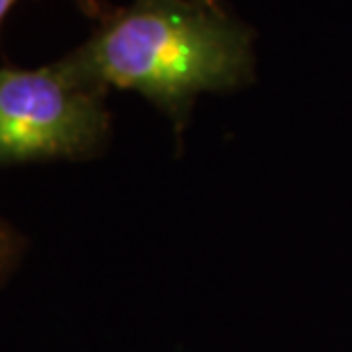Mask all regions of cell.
I'll return each instance as SVG.
<instances>
[{
    "instance_id": "7a4b0ae2",
    "label": "cell",
    "mask_w": 352,
    "mask_h": 352,
    "mask_svg": "<svg viewBox=\"0 0 352 352\" xmlns=\"http://www.w3.org/2000/svg\"><path fill=\"white\" fill-rule=\"evenodd\" d=\"M107 89L69 55L39 69L0 66V168L85 162L109 144Z\"/></svg>"
},
{
    "instance_id": "6da1fadb",
    "label": "cell",
    "mask_w": 352,
    "mask_h": 352,
    "mask_svg": "<svg viewBox=\"0 0 352 352\" xmlns=\"http://www.w3.org/2000/svg\"><path fill=\"white\" fill-rule=\"evenodd\" d=\"M69 59L107 91L144 96L182 137L202 91L252 80V30L219 0H132L111 7Z\"/></svg>"
},
{
    "instance_id": "277c9868",
    "label": "cell",
    "mask_w": 352,
    "mask_h": 352,
    "mask_svg": "<svg viewBox=\"0 0 352 352\" xmlns=\"http://www.w3.org/2000/svg\"><path fill=\"white\" fill-rule=\"evenodd\" d=\"M16 3H19V0H0V28H3L7 14L12 12V7L16 5ZM71 3L76 5L82 14H87L89 19H94L96 23L102 21L111 12V7H109L107 0H71Z\"/></svg>"
},
{
    "instance_id": "3957f363",
    "label": "cell",
    "mask_w": 352,
    "mask_h": 352,
    "mask_svg": "<svg viewBox=\"0 0 352 352\" xmlns=\"http://www.w3.org/2000/svg\"><path fill=\"white\" fill-rule=\"evenodd\" d=\"M28 252V239L7 216L0 214V289L19 271Z\"/></svg>"
}]
</instances>
